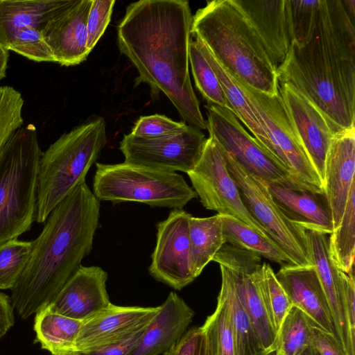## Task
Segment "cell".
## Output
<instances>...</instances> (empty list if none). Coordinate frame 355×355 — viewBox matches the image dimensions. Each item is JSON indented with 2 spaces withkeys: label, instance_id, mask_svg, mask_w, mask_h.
I'll return each mask as SVG.
<instances>
[{
  "label": "cell",
  "instance_id": "7dc6e473",
  "mask_svg": "<svg viewBox=\"0 0 355 355\" xmlns=\"http://www.w3.org/2000/svg\"><path fill=\"white\" fill-rule=\"evenodd\" d=\"M275 355H282L278 352H276ZM300 355H319L318 352L311 347H306L303 352Z\"/></svg>",
  "mask_w": 355,
  "mask_h": 355
},
{
  "label": "cell",
  "instance_id": "ab89813d",
  "mask_svg": "<svg viewBox=\"0 0 355 355\" xmlns=\"http://www.w3.org/2000/svg\"><path fill=\"white\" fill-rule=\"evenodd\" d=\"M114 3V0H92L87 21V48L89 52L108 26Z\"/></svg>",
  "mask_w": 355,
  "mask_h": 355
},
{
  "label": "cell",
  "instance_id": "e0dca14e",
  "mask_svg": "<svg viewBox=\"0 0 355 355\" xmlns=\"http://www.w3.org/2000/svg\"><path fill=\"white\" fill-rule=\"evenodd\" d=\"M92 0H67L42 31L55 62L65 67L84 62L87 48V21Z\"/></svg>",
  "mask_w": 355,
  "mask_h": 355
},
{
  "label": "cell",
  "instance_id": "d590c367",
  "mask_svg": "<svg viewBox=\"0 0 355 355\" xmlns=\"http://www.w3.org/2000/svg\"><path fill=\"white\" fill-rule=\"evenodd\" d=\"M32 241L16 239L0 244V290L12 289L24 272Z\"/></svg>",
  "mask_w": 355,
  "mask_h": 355
},
{
  "label": "cell",
  "instance_id": "8d00e7d4",
  "mask_svg": "<svg viewBox=\"0 0 355 355\" xmlns=\"http://www.w3.org/2000/svg\"><path fill=\"white\" fill-rule=\"evenodd\" d=\"M24 103L19 91L11 86L0 85V151L22 127Z\"/></svg>",
  "mask_w": 355,
  "mask_h": 355
},
{
  "label": "cell",
  "instance_id": "603a6c76",
  "mask_svg": "<svg viewBox=\"0 0 355 355\" xmlns=\"http://www.w3.org/2000/svg\"><path fill=\"white\" fill-rule=\"evenodd\" d=\"M275 275L292 305L304 312L318 327L337 338L329 304L314 266L285 264Z\"/></svg>",
  "mask_w": 355,
  "mask_h": 355
},
{
  "label": "cell",
  "instance_id": "9a60e30c",
  "mask_svg": "<svg viewBox=\"0 0 355 355\" xmlns=\"http://www.w3.org/2000/svg\"><path fill=\"white\" fill-rule=\"evenodd\" d=\"M212 261L229 268L240 302L263 349L268 354L276 352L279 337L269 320L254 277L255 269L261 264V257L224 244Z\"/></svg>",
  "mask_w": 355,
  "mask_h": 355
},
{
  "label": "cell",
  "instance_id": "ffe728a7",
  "mask_svg": "<svg viewBox=\"0 0 355 355\" xmlns=\"http://www.w3.org/2000/svg\"><path fill=\"white\" fill-rule=\"evenodd\" d=\"M232 1L257 34L277 71L293 42L288 0Z\"/></svg>",
  "mask_w": 355,
  "mask_h": 355
},
{
  "label": "cell",
  "instance_id": "d4e9b609",
  "mask_svg": "<svg viewBox=\"0 0 355 355\" xmlns=\"http://www.w3.org/2000/svg\"><path fill=\"white\" fill-rule=\"evenodd\" d=\"M268 187L274 202L290 221L306 231L325 234L333 232L332 218L324 195L275 184H268Z\"/></svg>",
  "mask_w": 355,
  "mask_h": 355
},
{
  "label": "cell",
  "instance_id": "7a4b0ae2",
  "mask_svg": "<svg viewBox=\"0 0 355 355\" xmlns=\"http://www.w3.org/2000/svg\"><path fill=\"white\" fill-rule=\"evenodd\" d=\"M355 18L343 0H320L309 40L291 44L277 71L324 116L333 133L354 128Z\"/></svg>",
  "mask_w": 355,
  "mask_h": 355
},
{
  "label": "cell",
  "instance_id": "cb8c5ba5",
  "mask_svg": "<svg viewBox=\"0 0 355 355\" xmlns=\"http://www.w3.org/2000/svg\"><path fill=\"white\" fill-rule=\"evenodd\" d=\"M148 324L130 355H159L187 331L194 311L176 293L171 292Z\"/></svg>",
  "mask_w": 355,
  "mask_h": 355
},
{
  "label": "cell",
  "instance_id": "ee69618b",
  "mask_svg": "<svg viewBox=\"0 0 355 355\" xmlns=\"http://www.w3.org/2000/svg\"><path fill=\"white\" fill-rule=\"evenodd\" d=\"M13 309L10 297L0 292V339L14 324Z\"/></svg>",
  "mask_w": 355,
  "mask_h": 355
},
{
  "label": "cell",
  "instance_id": "ac0fdd59",
  "mask_svg": "<svg viewBox=\"0 0 355 355\" xmlns=\"http://www.w3.org/2000/svg\"><path fill=\"white\" fill-rule=\"evenodd\" d=\"M327 234L306 231L309 257L327 300L337 340L345 355H355V336L349 324L342 273L331 258Z\"/></svg>",
  "mask_w": 355,
  "mask_h": 355
},
{
  "label": "cell",
  "instance_id": "60d3db41",
  "mask_svg": "<svg viewBox=\"0 0 355 355\" xmlns=\"http://www.w3.org/2000/svg\"><path fill=\"white\" fill-rule=\"evenodd\" d=\"M201 335L200 327L187 330L163 355H198Z\"/></svg>",
  "mask_w": 355,
  "mask_h": 355
},
{
  "label": "cell",
  "instance_id": "2e32d148",
  "mask_svg": "<svg viewBox=\"0 0 355 355\" xmlns=\"http://www.w3.org/2000/svg\"><path fill=\"white\" fill-rule=\"evenodd\" d=\"M159 308L118 306L111 303L83 322L76 340L77 351L83 354L126 339L145 327Z\"/></svg>",
  "mask_w": 355,
  "mask_h": 355
},
{
  "label": "cell",
  "instance_id": "1f68e13d",
  "mask_svg": "<svg viewBox=\"0 0 355 355\" xmlns=\"http://www.w3.org/2000/svg\"><path fill=\"white\" fill-rule=\"evenodd\" d=\"M200 327L205 341L206 355H236L229 310L221 292L214 312Z\"/></svg>",
  "mask_w": 355,
  "mask_h": 355
},
{
  "label": "cell",
  "instance_id": "bcb514c9",
  "mask_svg": "<svg viewBox=\"0 0 355 355\" xmlns=\"http://www.w3.org/2000/svg\"><path fill=\"white\" fill-rule=\"evenodd\" d=\"M198 355H206V345H205V338L203 337L202 334L201 335L200 343V346H199Z\"/></svg>",
  "mask_w": 355,
  "mask_h": 355
},
{
  "label": "cell",
  "instance_id": "4fadbf2b",
  "mask_svg": "<svg viewBox=\"0 0 355 355\" xmlns=\"http://www.w3.org/2000/svg\"><path fill=\"white\" fill-rule=\"evenodd\" d=\"M207 139L201 130L187 125L181 132L162 137L125 135L119 148L125 163L188 173L198 162Z\"/></svg>",
  "mask_w": 355,
  "mask_h": 355
},
{
  "label": "cell",
  "instance_id": "f546056e",
  "mask_svg": "<svg viewBox=\"0 0 355 355\" xmlns=\"http://www.w3.org/2000/svg\"><path fill=\"white\" fill-rule=\"evenodd\" d=\"M220 218L225 243L283 266L293 264L288 254L274 241L239 219L225 215H220Z\"/></svg>",
  "mask_w": 355,
  "mask_h": 355
},
{
  "label": "cell",
  "instance_id": "484cf974",
  "mask_svg": "<svg viewBox=\"0 0 355 355\" xmlns=\"http://www.w3.org/2000/svg\"><path fill=\"white\" fill-rule=\"evenodd\" d=\"M83 322L64 316L48 306L35 314V343L51 355H81L76 340Z\"/></svg>",
  "mask_w": 355,
  "mask_h": 355
},
{
  "label": "cell",
  "instance_id": "8992f818",
  "mask_svg": "<svg viewBox=\"0 0 355 355\" xmlns=\"http://www.w3.org/2000/svg\"><path fill=\"white\" fill-rule=\"evenodd\" d=\"M42 153L33 124L17 130L0 151V244L17 239L35 220Z\"/></svg>",
  "mask_w": 355,
  "mask_h": 355
},
{
  "label": "cell",
  "instance_id": "b9f144b4",
  "mask_svg": "<svg viewBox=\"0 0 355 355\" xmlns=\"http://www.w3.org/2000/svg\"><path fill=\"white\" fill-rule=\"evenodd\" d=\"M315 349L319 355H345L337 338L315 326L310 346Z\"/></svg>",
  "mask_w": 355,
  "mask_h": 355
},
{
  "label": "cell",
  "instance_id": "277c9868",
  "mask_svg": "<svg viewBox=\"0 0 355 355\" xmlns=\"http://www.w3.org/2000/svg\"><path fill=\"white\" fill-rule=\"evenodd\" d=\"M191 35L199 38L234 76L261 92H279L276 68L232 0L209 1L198 9L193 16Z\"/></svg>",
  "mask_w": 355,
  "mask_h": 355
},
{
  "label": "cell",
  "instance_id": "4316f807",
  "mask_svg": "<svg viewBox=\"0 0 355 355\" xmlns=\"http://www.w3.org/2000/svg\"><path fill=\"white\" fill-rule=\"evenodd\" d=\"M199 40L202 50L219 80L230 110L248 128L257 143L266 150L268 137L254 112L252 103L234 77L218 62L206 45Z\"/></svg>",
  "mask_w": 355,
  "mask_h": 355
},
{
  "label": "cell",
  "instance_id": "30bf717a",
  "mask_svg": "<svg viewBox=\"0 0 355 355\" xmlns=\"http://www.w3.org/2000/svg\"><path fill=\"white\" fill-rule=\"evenodd\" d=\"M234 77L267 135L266 150L300 181L324 193L322 182L293 128L279 92L268 94Z\"/></svg>",
  "mask_w": 355,
  "mask_h": 355
},
{
  "label": "cell",
  "instance_id": "74e56055",
  "mask_svg": "<svg viewBox=\"0 0 355 355\" xmlns=\"http://www.w3.org/2000/svg\"><path fill=\"white\" fill-rule=\"evenodd\" d=\"M293 44L304 45L310 39L316 21L320 0H288Z\"/></svg>",
  "mask_w": 355,
  "mask_h": 355
},
{
  "label": "cell",
  "instance_id": "9c48e42d",
  "mask_svg": "<svg viewBox=\"0 0 355 355\" xmlns=\"http://www.w3.org/2000/svg\"><path fill=\"white\" fill-rule=\"evenodd\" d=\"M220 148L227 170L236 182L248 211L266 230L271 239L288 254L293 265H311L306 230L290 221L283 214L274 202L266 182L248 172Z\"/></svg>",
  "mask_w": 355,
  "mask_h": 355
},
{
  "label": "cell",
  "instance_id": "52a82bcc",
  "mask_svg": "<svg viewBox=\"0 0 355 355\" xmlns=\"http://www.w3.org/2000/svg\"><path fill=\"white\" fill-rule=\"evenodd\" d=\"M93 193L98 200L136 202L182 209L197 197L182 175L125 162L96 164Z\"/></svg>",
  "mask_w": 355,
  "mask_h": 355
},
{
  "label": "cell",
  "instance_id": "5b68a950",
  "mask_svg": "<svg viewBox=\"0 0 355 355\" xmlns=\"http://www.w3.org/2000/svg\"><path fill=\"white\" fill-rule=\"evenodd\" d=\"M106 141L105 120L97 117L63 134L42 153L37 178V223L45 222L53 209L85 181Z\"/></svg>",
  "mask_w": 355,
  "mask_h": 355
},
{
  "label": "cell",
  "instance_id": "7c38bea8",
  "mask_svg": "<svg viewBox=\"0 0 355 355\" xmlns=\"http://www.w3.org/2000/svg\"><path fill=\"white\" fill-rule=\"evenodd\" d=\"M187 174L205 209L239 219L272 241L244 205L236 182L227 170L222 150L213 138L209 137L207 139L198 162Z\"/></svg>",
  "mask_w": 355,
  "mask_h": 355
},
{
  "label": "cell",
  "instance_id": "4dcf8cb0",
  "mask_svg": "<svg viewBox=\"0 0 355 355\" xmlns=\"http://www.w3.org/2000/svg\"><path fill=\"white\" fill-rule=\"evenodd\" d=\"M330 234L331 258L340 270L348 273L354 266L355 183L352 186L340 223Z\"/></svg>",
  "mask_w": 355,
  "mask_h": 355
},
{
  "label": "cell",
  "instance_id": "e575fe53",
  "mask_svg": "<svg viewBox=\"0 0 355 355\" xmlns=\"http://www.w3.org/2000/svg\"><path fill=\"white\" fill-rule=\"evenodd\" d=\"M189 59L196 86L208 105L230 110L219 80L202 50L199 39L196 37L191 41Z\"/></svg>",
  "mask_w": 355,
  "mask_h": 355
},
{
  "label": "cell",
  "instance_id": "5bb4252c",
  "mask_svg": "<svg viewBox=\"0 0 355 355\" xmlns=\"http://www.w3.org/2000/svg\"><path fill=\"white\" fill-rule=\"evenodd\" d=\"M191 216L183 209H175L157 224L156 245L148 268L153 278L178 291L196 279L191 267Z\"/></svg>",
  "mask_w": 355,
  "mask_h": 355
},
{
  "label": "cell",
  "instance_id": "d6986e66",
  "mask_svg": "<svg viewBox=\"0 0 355 355\" xmlns=\"http://www.w3.org/2000/svg\"><path fill=\"white\" fill-rule=\"evenodd\" d=\"M279 92L293 128L323 185L325 159L334 134L321 112L292 85L279 82Z\"/></svg>",
  "mask_w": 355,
  "mask_h": 355
},
{
  "label": "cell",
  "instance_id": "f6af8a7d",
  "mask_svg": "<svg viewBox=\"0 0 355 355\" xmlns=\"http://www.w3.org/2000/svg\"><path fill=\"white\" fill-rule=\"evenodd\" d=\"M8 58V51L6 50L0 45V80L6 76Z\"/></svg>",
  "mask_w": 355,
  "mask_h": 355
},
{
  "label": "cell",
  "instance_id": "836d02e7",
  "mask_svg": "<svg viewBox=\"0 0 355 355\" xmlns=\"http://www.w3.org/2000/svg\"><path fill=\"white\" fill-rule=\"evenodd\" d=\"M315 326L304 312L292 306L281 324L276 352L282 355L301 354L310 346Z\"/></svg>",
  "mask_w": 355,
  "mask_h": 355
},
{
  "label": "cell",
  "instance_id": "ba28073f",
  "mask_svg": "<svg viewBox=\"0 0 355 355\" xmlns=\"http://www.w3.org/2000/svg\"><path fill=\"white\" fill-rule=\"evenodd\" d=\"M205 107L209 137L248 172L268 184L324 195L322 191L295 177L265 150L229 109L208 104Z\"/></svg>",
  "mask_w": 355,
  "mask_h": 355
},
{
  "label": "cell",
  "instance_id": "7402d4cb",
  "mask_svg": "<svg viewBox=\"0 0 355 355\" xmlns=\"http://www.w3.org/2000/svg\"><path fill=\"white\" fill-rule=\"evenodd\" d=\"M354 172L355 127L334 135L325 159L323 191L334 229L340 223L355 183Z\"/></svg>",
  "mask_w": 355,
  "mask_h": 355
},
{
  "label": "cell",
  "instance_id": "f1b7e54d",
  "mask_svg": "<svg viewBox=\"0 0 355 355\" xmlns=\"http://www.w3.org/2000/svg\"><path fill=\"white\" fill-rule=\"evenodd\" d=\"M189 238L191 271L196 278L225 244L220 215L206 218L191 216Z\"/></svg>",
  "mask_w": 355,
  "mask_h": 355
},
{
  "label": "cell",
  "instance_id": "8fae6325",
  "mask_svg": "<svg viewBox=\"0 0 355 355\" xmlns=\"http://www.w3.org/2000/svg\"><path fill=\"white\" fill-rule=\"evenodd\" d=\"M67 0H0V45L37 62H54L42 31Z\"/></svg>",
  "mask_w": 355,
  "mask_h": 355
},
{
  "label": "cell",
  "instance_id": "6da1fadb",
  "mask_svg": "<svg viewBox=\"0 0 355 355\" xmlns=\"http://www.w3.org/2000/svg\"><path fill=\"white\" fill-rule=\"evenodd\" d=\"M193 15L185 0H141L130 3L117 26V44L137 69L135 85L162 92L187 125L207 129L189 75Z\"/></svg>",
  "mask_w": 355,
  "mask_h": 355
},
{
  "label": "cell",
  "instance_id": "f35d334b",
  "mask_svg": "<svg viewBox=\"0 0 355 355\" xmlns=\"http://www.w3.org/2000/svg\"><path fill=\"white\" fill-rule=\"evenodd\" d=\"M186 123L177 122L160 114L141 116L135 123L131 134L145 138L169 136L181 132Z\"/></svg>",
  "mask_w": 355,
  "mask_h": 355
},
{
  "label": "cell",
  "instance_id": "d6a6232c",
  "mask_svg": "<svg viewBox=\"0 0 355 355\" xmlns=\"http://www.w3.org/2000/svg\"><path fill=\"white\" fill-rule=\"evenodd\" d=\"M254 277L269 320L278 335L281 324L293 306L291 302L269 264L259 265Z\"/></svg>",
  "mask_w": 355,
  "mask_h": 355
},
{
  "label": "cell",
  "instance_id": "83f0119b",
  "mask_svg": "<svg viewBox=\"0 0 355 355\" xmlns=\"http://www.w3.org/2000/svg\"><path fill=\"white\" fill-rule=\"evenodd\" d=\"M219 266L222 280L220 292L227 302L236 355H268L240 302L230 270L223 264Z\"/></svg>",
  "mask_w": 355,
  "mask_h": 355
},
{
  "label": "cell",
  "instance_id": "7bdbcfd3",
  "mask_svg": "<svg viewBox=\"0 0 355 355\" xmlns=\"http://www.w3.org/2000/svg\"><path fill=\"white\" fill-rule=\"evenodd\" d=\"M146 326L121 342L81 355H130Z\"/></svg>",
  "mask_w": 355,
  "mask_h": 355
},
{
  "label": "cell",
  "instance_id": "3957f363",
  "mask_svg": "<svg viewBox=\"0 0 355 355\" xmlns=\"http://www.w3.org/2000/svg\"><path fill=\"white\" fill-rule=\"evenodd\" d=\"M100 203L86 181L50 213L32 241L26 266L11 290L12 307L26 319L50 305L92 250Z\"/></svg>",
  "mask_w": 355,
  "mask_h": 355
},
{
  "label": "cell",
  "instance_id": "44dd1931",
  "mask_svg": "<svg viewBox=\"0 0 355 355\" xmlns=\"http://www.w3.org/2000/svg\"><path fill=\"white\" fill-rule=\"evenodd\" d=\"M107 272L98 266H80L49 305L57 313L84 321L110 304L106 289Z\"/></svg>",
  "mask_w": 355,
  "mask_h": 355
}]
</instances>
